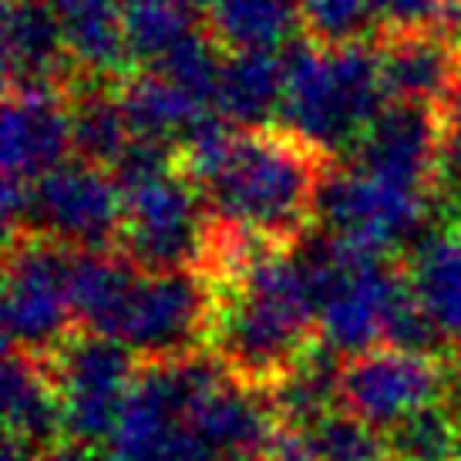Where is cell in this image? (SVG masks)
<instances>
[{
	"label": "cell",
	"mask_w": 461,
	"mask_h": 461,
	"mask_svg": "<svg viewBox=\"0 0 461 461\" xmlns=\"http://www.w3.org/2000/svg\"><path fill=\"white\" fill-rule=\"evenodd\" d=\"M209 350L249 387H273L321 340L317 303L296 246L267 243L232 280L209 283Z\"/></svg>",
	"instance_id": "cell-1"
},
{
	"label": "cell",
	"mask_w": 461,
	"mask_h": 461,
	"mask_svg": "<svg viewBox=\"0 0 461 461\" xmlns=\"http://www.w3.org/2000/svg\"><path fill=\"white\" fill-rule=\"evenodd\" d=\"M330 155L283 125L243 129L226 168L203 185L205 209L276 246H300L317 226Z\"/></svg>",
	"instance_id": "cell-2"
},
{
	"label": "cell",
	"mask_w": 461,
	"mask_h": 461,
	"mask_svg": "<svg viewBox=\"0 0 461 461\" xmlns=\"http://www.w3.org/2000/svg\"><path fill=\"white\" fill-rule=\"evenodd\" d=\"M387 104L381 54L374 41L323 48L294 41L286 48V88L276 125L330 155H350L364 129Z\"/></svg>",
	"instance_id": "cell-3"
},
{
	"label": "cell",
	"mask_w": 461,
	"mask_h": 461,
	"mask_svg": "<svg viewBox=\"0 0 461 461\" xmlns=\"http://www.w3.org/2000/svg\"><path fill=\"white\" fill-rule=\"evenodd\" d=\"M71 246L41 232L7 240L4 259V340L48 357L81 327L71 303Z\"/></svg>",
	"instance_id": "cell-4"
},
{
	"label": "cell",
	"mask_w": 461,
	"mask_h": 461,
	"mask_svg": "<svg viewBox=\"0 0 461 461\" xmlns=\"http://www.w3.org/2000/svg\"><path fill=\"white\" fill-rule=\"evenodd\" d=\"M51 374L65 408V441L108 448L129 401L141 357L118 337L77 327L54 354Z\"/></svg>",
	"instance_id": "cell-5"
},
{
	"label": "cell",
	"mask_w": 461,
	"mask_h": 461,
	"mask_svg": "<svg viewBox=\"0 0 461 461\" xmlns=\"http://www.w3.org/2000/svg\"><path fill=\"white\" fill-rule=\"evenodd\" d=\"M125 226L118 249L145 273L195 269L205 246L203 189L179 166L125 185Z\"/></svg>",
	"instance_id": "cell-6"
},
{
	"label": "cell",
	"mask_w": 461,
	"mask_h": 461,
	"mask_svg": "<svg viewBox=\"0 0 461 461\" xmlns=\"http://www.w3.org/2000/svg\"><path fill=\"white\" fill-rule=\"evenodd\" d=\"M125 226V193L112 168L61 162L31 182L27 222L21 232H41L71 249H118Z\"/></svg>",
	"instance_id": "cell-7"
},
{
	"label": "cell",
	"mask_w": 461,
	"mask_h": 461,
	"mask_svg": "<svg viewBox=\"0 0 461 461\" xmlns=\"http://www.w3.org/2000/svg\"><path fill=\"white\" fill-rule=\"evenodd\" d=\"M458 374L455 354H414L387 344L374 347L344 360L340 404L377 431H387L424 404L455 397Z\"/></svg>",
	"instance_id": "cell-8"
},
{
	"label": "cell",
	"mask_w": 461,
	"mask_h": 461,
	"mask_svg": "<svg viewBox=\"0 0 461 461\" xmlns=\"http://www.w3.org/2000/svg\"><path fill=\"white\" fill-rule=\"evenodd\" d=\"M428 212H435L431 195L401 189L357 166H333L317 199V222L327 232L381 257H397L421 232Z\"/></svg>",
	"instance_id": "cell-9"
},
{
	"label": "cell",
	"mask_w": 461,
	"mask_h": 461,
	"mask_svg": "<svg viewBox=\"0 0 461 461\" xmlns=\"http://www.w3.org/2000/svg\"><path fill=\"white\" fill-rule=\"evenodd\" d=\"M212 307L216 296L199 269H141L118 340L129 344L141 360L209 350Z\"/></svg>",
	"instance_id": "cell-10"
},
{
	"label": "cell",
	"mask_w": 461,
	"mask_h": 461,
	"mask_svg": "<svg viewBox=\"0 0 461 461\" xmlns=\"http://www.w3.org/2000/svg\"><path fill=\"white\" fill-rule=\"evenodd\" d=\"M438 155L441 125L435 108L421 102H387L354 145L350 166L401 189L431 195Z\"/></svg>",
	"instance_id": "cell-11"
},
{
	"label": "cell",
	"mask_w": 461,
	"mask_h": 461,
	"mask_svg": "<svg viewBox=\"0 0 461 461\" xmlns=\"http://www.w3.org/2000/svg\"><path fill=\"white\" fill-rule=\"evenodd\" d=\"M4 179L34 182L68 162L71 115L68 91L61 88H7L4 131H0Z\"/></svg>",
	"instance_id": "cell-12"
},
{
	"label": "cell",
	"mask_w": 461,
	"mask_h": 461,
	"mask_svg": "<svg viewBox=\"0 0 461 461\" xmlns=\"http://www.w3.org/2000/svg\"><path fill=\"white\" fill-rule=\"evenodd\" d=\"M7 88H61L77 81L54 0H4Z\"/></svg>",
	"instance_id": "cell-13"
},
{
	"label": "cell",
	"mask_w": 461,
	"mask_h": 461,
	"mask_svg": "<svg viewBox=\"0 0 461 461\" xmlns=\"http://www.w3.org/2000/svg\"><path fill=\"white\" fill-rule=\"evenodd\" d=\"M381 54L387 102H421L435 108L461 71V38L445 31H404L374 41Z\"/></svg>",
	"instance_id": "cell-14"
},
{
	"label": "cell",
	"mask_w": 461,
	"mask_h": 461,
	"mask_svg": "<svg viewBox=\"0 0 461 461\" xmlns=\"http://www.w3.org/2000/svg\"><path fill=\"white\" fill-rule=\"evenodd\" d=\"M4 428L7 438L48 451L65 441V408L48 357L7 347L4 357Z\"/></svg>",
	"instance_id": "cell-15"
},
{
	"label": "cell",
	"mask_w": 461,
	"mask_h": 461,
	"mask_svg": "<svg viewBox=\"0 0 461 461\" xmlns=\"http://www.w3.org/2000/svg\"><path fill=\"white\" fill-rule=\"evenodd\" d=\"M77 81H122L135 75L122 0H54Z\"/></svg>",
	"instance_id": "cell-16"
},
{
	"label": "cell",
	"mask_w": 461,
	"mask_h": 461,
	"mask_svg": "<svg viewBox=\"0 0 461 461\" xmlns=\"http://www.w3.org/2000/svg\"><path fill=\"white\" fill-rule=\"evenodd\" d=\"M141 269L122 249H75L71 253V303L85 330L118 337Z\"/></svg>",
	"instance_id": "cell-17"
},
{
	"label": "cell",
	"mask_w": 461,
	"mask_h": 461,
	"mask_svg": "<svg viewBox=\"0 0 461 461\" xmlns=\"http://www.w3.org/2000/svg\"><path fill=\"white\" fill-rule=\"evenodd\" d=\"M286 88V58L276 51H232L222 58L216 108L240 129L276 125Z\"/></svg>",
	"instance_id": "cell-18"
},
{
	"label": "cell",
	"mask_w": 461,
	"mask_h": 461,
	"mask_svg": "<svg viewBox=\"0 0 461 461\" xmlns=\"http://www.w3.org/2000/svg\"><path fill=\"white\" fill-rule=\"evenodd\" d=\"M414 294L451 350L461 347V222H445L408 259Z\"/></svg>",
	"instance_id": "cell-19"
},
{
	"label": "cell",
	"mask_w": 461,
	"mask_h": 461,
	"mask_svg": "<svg viewBox=\"0 0 461 461\" xmlns=\"http://www.w3.org/2000/svg\"><path fill=\"white\" fill-rule=\"evenodd\" d=\"M68 115H71V152L91 166L115 168L122 152L135 139L118 98V85L108 88V81H75L68 88Z\"/></svg>",
	"instance_id": "cell-20"
},
{
	"label": "cell",
	"mask_w": 461,
	"mask_h": 461,
	"mask_svg": "<svg viewBox=\"0 0 461 461\" xmlns=\"http://www.w3.org/2000/svg\"><path fill=\"white\" fill-rule=\"evenodd\" d=\"M300 27V0H216L205 34L226 54L290 48Z\"/></svg>",
	"instance_id": "cell-21"
},
{
	"label": "cell",
	"mask_w": 461,
	"mask_h": 461,
	"mask_svg": "<svg viewBox=\"0 0 461 461\" xmlns=\"http://www.w3.org/2000/svg\"><path fill=\"white\" fill-rule=\"evenodd\" d=\"M118 98H122V108H125V118H129L135 139L179 141L182 131L189 129L203 112H209L205 104L189 98L179 85H172L155 68L122 77L118 81Z\"/></svg>",
	"instance_id": "cell-22"
},
{
	"label": "cell",
	"mask_w": 461,
	"mask_h": 461,
	"mask_svg": "<svg viewBox=\"0 0 461 461\" xmlns=\"http://www.w3.org/2000/svg\"><path fill=\"white\" fill-rule=\"evenodd\" d=\"M391 461H458L461 455V408L455 401L424 404L384 431Z\"/></svg>",
	"instance_id": "cell-23"
},
{
	"label": "cell",
	"mask_w": 461,
	"mask_h": 461,
	"mask_svg": "<svg viewBox=\"0 0 461 461\" xmlns=\"http://www.w3.org/2000/svg\"><path fill=\"white\" fill-rule=\"evenodd\" d=\"M122 21L131 58L145 68H152L193 31V11L182 0H122Z\"/></svg>",
	"instance_id": "cell-24"
},
{
	"label": "cell",
	"mask_w": 461,
	"mask_h": 461,
	"mask_svg": "<svg viewBox=\"0 0 461 461\" xmlns=\"http://www.w3.org/2000/svg\"><path fill=\"white\" fill-rule=\"evenodd\" d=\"M222 58H226V51L205 31H189L152 68L158 75H166L172 85H179L189 98H195L205 108H212L216 104V85H219V71H222Z\"/></svg>",
	"instance_id": "cell-25"
},
{
	"label": "cell",
	"mask_w": 461,
	"mask_h": 461,
	"mask_svg": "<svg viewBox=\"0 0 461 461\" xmlns=\"http://www.w3.org/2000/svg\"><path fill=\"white\" fill-rule=\"evenodd\" d=\"M377 0H300V31L323 48L377 38Z\"/></svg>",
	"instance_id": "cell-26"
},
{
	"label": "cell",
	"mask_w": 461,
	"mask_h": 461,
	"mask_svg": "<svg viewBox=\"0 0 461 461\" xmlns=\"http://www.w3.org/2000/svg\"><path fill=\"white\" fill-rule=\"evenodd\" d=\"M310 431H313L323 461H391L384 431H377L374 424L357 418L344 404L327 411L321 421L310 424Z\"/></svg>",
	"instance_id": "cell-27"
},
{
	"label": "cell",
	"mask_w": 461,
	"mask_h": 461,
	"mask_svg": "<svg viewBox=\"0 0 461 461\" xmlns=\"http://www.w3.org/2000/svg\"><path fill=\"white\" fill-rule=\"evenodd\" d=\"M257 461H323L307 424L276 421Z\"/></svg>",
	"instance_id": "cell-28"
},
{
	"label": "cell",
	"mask_w": 461,
	"mask_h": 461,
	"mask_svg": "<svg viewBox=\"0 0 461 461\" xmlns=\"http://www.w3.org/2000/svg\"><path fill=\"white\" fill-rule=\"evenodd\" d=\"M438 125H441V139L451 145H461V71L448 85V91L438 98L435 104Z\"/></svg>",
	"instance_id": "cell-29"
},
{
	"label": "cell",
	"mask_w": 461,
	"mask_h": 461,
	"mask_svg": "<svg viewBox=\"0 0 461 461\" xmlns=\"http://www.w3.org/2000/svg\"><path fill=\"white\" fill-rule=\"evenodd\" d=\"M4 461H44V451L31 448L24 441L7 438V441H4Z\"/></svg>",
	"instance_id": "cell-30"
},
{
	"label": "cell",
	"mask_w": 461,
	"mask_h": 461,
	"mask_svg": "<svg viewBox=\"0 0 461 461\" xmlns=\"http://www.w3.org/2000/svg\"><path fill=\"white\" fill-rule=\"evenodd\" d=\"M182 4H185L193 14H209V7H212L216 0H182Z\"/></svg>",
	"instance_id": "cell-31"
},
{
	"label": "cell",
	"mask_w": 461,
	"mask_h": 461,
	"mask_svg": "<svg viewBox=\"0 0 461 461\" xmlns=\"http://www.w3.org/2000/svg\"><path fill=\"white\" fill-rule=\"evenodd\" d=\"M226 461H257V458H226Z\"/></svg>",
	"instance_id": "cell-32"
},
{
	"label": "cell",
	"mask_w": 461,
	"mask_h": 461,
	"mask_svg": "<svg viewBox=\"0 0 461 461\" xmlns=\"http://www.w3.org/2000/svg\"><path fill=\"white\" fill-rule=\"evenodd\" d=\"M455 391H461V374H458V387H455Z\"/></svg>",
	"instance_id": "cell-33"
},
{
	"label": "cell",
	"mask_w": 461,
	"mask_h": 461,
	"mask_svg": "<svg viewBox=\"0 0 461 461\" xmlns=\"http://www.w3.org/2000/svg\"><path fill=\"white\" fill-rule=\"evenodd\" d=\"M458 461H461V455H458Z\"/></svg>",
	"instance_id": "cell-34"
}]
</instances>
